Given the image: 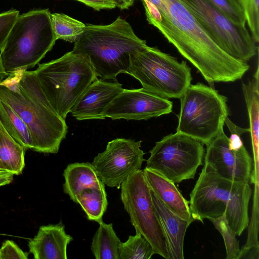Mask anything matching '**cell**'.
<instances>
[{
	"label": "cell",
	"instance_id": "obj_1",
	"mask_svg": "<svg viewBox=\"0 0 259 259\" xmlns=\"http://www.w3.org/2000/svg\"><path fill=\"white\" fill-rule=\"evenodd\" d=\"M161 17L156 27L201 73L210 87L215 82H233L249 69L246 62L234 59L211 39L180 0H159Z\"/></svg>",
	"mask_w": 259,
	"mask_h": 259
},
{
	"label": "cell",
	"instance_id": "obj_2",
	"mask_svg": "<svg viewBox=\"0 0 259 259\" xmlns=\"http://www.w3.org/2000/svg\"><path fill=\"white\" fill-rule=\"evenodd\" d=\"M0 99L27 125L32 150L44 153L58 152L68 126L48 101L33 71L21 69L11 73L0 84Z\"/></svg>",
	"mask_w": 259,
	"mask_h": 259
},
{
	"label": "cell",
	"instance_id": "obj_3",
	"mask_svg": "<svg viewBox=\"0 0 259 259\" xmlns=\"http://www.w3.org/2000/svg\"><path fill=\"white\" fill-rule=\"evenodd\" d=\"M148 46L119 16L109 24L86 25L72 51L88 60L101 79L116 81L119 73H129L131 55Z\"/></svg>",
	"mask_w": 259,
	"mask_h": 259
},
{
	"label": "cell",
	"instance_id": "obj_4",
	"mask_svg": "<svg viewBox=\"0 0 259 259\" xmlns=\"http://www.w3.org/2000/svg\"><path fill=\"white\" fill-rule=\"evenodd\" d=\"M252 190L248 182L223 178L204 164L190 194L189 207L195 221L215 219L224 213L230 227L240 236L248 226Z\"/></svg>",
	"mask_w": 259,
	"mask_h": 259
},
{
	"label": "cell",
	"instance_id": "obj_5",
	"mask_svg": "<svg viewBox=\"0 0 259 259\" xmlns=\"http://www.w3.org/2000/svg\"><path fill=\"white\" fill-rule=\"evenodd\" d=\"M48 9L19 15L0 51L4 71L11 74L34 67L50 51L57 40Z\"/></svg>",
	"mask_w": 259,
	"mask_h": 259
},
{
	"label": "cell",
	"instance_id": "obj_6",
	"mask_svg": "<svg viewBox=\"0 0 259 259\" xmlns=\"http://www.w3.org/2000/svg\"><path fill=\"white\" fill-rule=\"evenodd\" d=\"M33 71L50 105L64 120L82 93L97 79L89 61L72 51L39 64Z\"/></svg>",
	"mask_w": 259,
	"mask_h": 259
},
{
	"label": "cell",
	"instance_id": "obj_7",
	"mask_svg": "<svg viewBox=\"0 0 259 259\" xmlns=\"http://www.w3.org/2000/svg\"><path fill=\"white\" fill-rule=\"evenodd\" d=\"M180 99L177 133L206 145L222 130L229 114L228 98L202 83L191 84Z\"/></svg>",
	"mask_w": 259,
	"mask_h": 259
},
{
	"label": "cell",
	"instance_id": "obj_8",
	"mask_svg": "<svg viewBox=\"0 0 259 259\" xmlns=\"http://www.w3.org/2000/svg\"><path fill=\"white\" fill-rule=\"evenodd\" d=\"M191 68L183 60L156 47L130 56L128 74L138 80L143 88L166 99L180 98L191 84Z\"/></svg>",
	"mask_w": 259,
	"mask_h": 259
},
{
	"label": "cell",
	"instance_id": "obj_9",
	"mask_svg": "<svg viewBox=\"0 0 259 259\" xmlns=\"http://www.w3.org/2000/svg\"><path fill=\"white\" fill-rule=\"evenodd\" d=\"M204 145L187 135L170 134L155 143L146 167L175 184L193 179L203 164Z\"/></svg>",
	"mask_w": 259,
	"mask_h": 259
},
{
	"label": "cell",
	"instance_id": "obj_10",
	"mask_svg": "<svg viewBox=\"0 0 259 259\" xmlns=\"http://www.w3.org/2000/svg\"><path fill=\"white\" fill-rule=\"evenodd\" d=\"M120 197L136 233L151 243L155 254L169 259L167 239L154 207L143 171L131 175L121 185Z\"/></svg>",
	"mask_w": 259,
	"mask_h": 259
},
{
	"label": "cell",
	"instance_id": "obj_11",
	"mask_svg": "<svg viewBox=\"0 0 259 259\" xmlns=\"http://www.w3.org/2000/svg\"><path fill=\"white\" fill-rule=\"evenodd\" d=\"M213 41L234 59L246 62L258 47L246 25L235 23L207 0H180Z\"/></svg>",
	"mask_w": 259,
	"mask_h": 259
},
{
	"label": "cell",
	"instance_id": "obj_12",
	"mask_svg": "<svg viewBox=\"0 0 259 259\" xmlns=\"http://www.w3.org/2000/svg\"><path fill=\"white\" fill-rule=\"evenodd\" d=\"M142 141L116 138L96 156L92 164L100 180L109 187L119 189L131 175L141 169L145 153Z\"/></svg>",
	"mask_w": 259,
	"mask_h": 259
},
{
	"label": "cell",
	"instance_id": "obj_13",
	"mask_svg": "<svg viewBox=\"0 0 259 259\" xmlns=\"http://www.w3.org/2000/svg\"><path fill=\"white\" fill-rule=\"evenodd\" d=\"M172 102L144 88L123 89L104 111L112 120H148L170 113Z\"/></svg>",
	"mask_w": 259,
	"mask_h": 259
},
{
	"label": "cell",
	"instance_id": "obj_14",
	"mask_svg": "<svg viewBox=\"0 0 259 259\" xmlns=\"http://www.w3.org/2000/svg\"><path fill=\"white\" fill-rule=\"evenodd\" d=\"M228 142L229 138L223 130L206 145L204 164L225 179L249 182L252 170V158L244 146L234 150L230 149Z\"/></svg>",
	"mask_w": 259,
	"mask_h": 259
},
{
	"label": "cell",
	"instance_id": "obj_15",
	"mask_svg": "<svg viewBox=\"0 0 259 259\" xmlns=\"http://www.w3.org/2000/svg\"><path fill=\"white\" fill-rule=\"evenodd\" d=\"M117 80L106 81L96 79L79 97L70 112L78 120L105 119L106 107L123 90Z\"/></svg>",
	"mask_w": 259,
	"mask_h": 259
},
{
	"label": "cell",
	"instance_id": "obj_16",
	"mask_svg": "<svg viewBox=\"0 0 259 259\" xmlns=\"http://www.w3.org/2000/svg\"><path fill=\"white\" fill-rule=\"evenodd\" d=\"M72 240L61 222L40 226L37 234L29 241L28 247L35 259H67V245Z\"/></svg>",
	"mask_w": 259,
	"mask_h": 259
},
{
	"label": "cell",
	"instance_id": "obj_17",
	"mask_svg": "<svg viewBox=\"0 0 259 259\" xmlns=\"http://www.w3.org/2000/svg\"><path fill=\"white\" fill-rule=\"evenodd\" d=\"M150 193L154 207L167 239L169 259H183L184 237L186 230L191 222L181 218L172 212L151 189Z\"/></svg>",
	"mask_w": 259,
	"mask_h": 259
},
{
	"label": "cell",
	"instance_id": "obj_18",
	"mask_svg": "<svg viewBox=\"0 0 259 259\" xmlns=\"http://www.w3.org/2000/svg\"><path fill=\"white\" fill-rule=\"evenodd\" d=\"M143 171L150 189L169 209L191 223L195 221L189 201L183 196L175 183L146 167Z\"/></svg>",
	"mask_w": 259,
	"mask_h": 259
},
{
	"label": "cell",
	"instance_id": "obj_19",
	"mask_svg": "<svg viewBox=\"0 0 259 259\" xmlns=\"http://www.w3.org/2000/svg\"><path fill=\"white\" fill-rule=\"evenodd\" d=\"M63 176V191L74 202L77 195L83 190L105 186L90 162L69 164L65 169Z\"/></svg>",
	"mask_w": 259,
	"mask_h": 259
},
{
	"label": "cell",
	"instance_id": "obj_20",
	"mask_svg": "<svg viewBox=\"0 0 259 259\" xmlns=\"http://www.w3.org/2000/svg\"><path fill=\"white\" fill-rule=\"evenodd\" d=\"M26 150L17 143L0 122V170L21 174L25 166Z\"/></svg>",
	"mask_w": 259,
	"mask_h": 259
},
{
	"label": "cell",
	"instance_id": "obj_21",
	"mask_svg": "<svg viewBox=\"0 0 259 259\" xmlns=\"http://www.w3.org/2000/svg\"><path fill=\"white\" fill-rule=\"evenodd\" d=\"M242 91L248 111L249 132L255 156L258 154L259 141V69L257 65L253 78L242 83Z\"/></svg>",
	"mask_w": 259,
	"mask_h": 259
},
{
	"label": "cell",
	"instance_id": "obj_22",
	"mask_svg": "<svg viewBox=\"0 0 259 259\" xmlns=\"http://www.w3.org/2000/svg\"><path fill=\"white\" fill-rule=\"evenodd\" d=\"M99 227L94 235L91 244L92 251L96 259H119L120 240L112 223H99Z\"/></svg>",
	"mask_w": 259,
	"mask_h": 259
},
{
	"label": "cell",
	"instance_id": "obj_23",
	"mask_svg": "<svg viewBox=\"0 0 259 259\" xmlns=\"http://www.w3.org/2000/svg\"><path fill=\"white\" fill-rule=\"evenodd\" d=\"M0 122L7 133L26 150H32L30 132L19 115L0 99Z\"/></svg>",
	"mask_w": 259,
	"mask_h": 259
},
{
	"label": "cell",
	"instance_id": "obj_24",
	"mask_svg": "<svg viewBox=\"0 0 259 259\" xmlns=\"http://www.w3.org/2000/svg\"><path fill=\"white\" fill-rule=\"evenodd\" d=\"M75 203L80 204L88 220L99 223L103 221L108 205L105 186L83 190L76 196Z\"/></svg>",
	"mask_w": 259,
	"mask_h": 259
},
{
	"label": "cell",
	"instance_id": "obj_25",
	"mask_svg": "<svg viewBox=\"0 0 259 259\" xmlns=\"http://www.w3.org/2000/svg\"><path fill=\"white\" fill-rule=\"evenodd\" d=\"M51 20L56 40L75 42L84 31L86 25L65 14H51Z\"/></svg>",
	"mask_w": 259,
	"mask_h": 259
},
{
	"label": "cell",
	"instance_id": "obj_26",
	"mask_svg": "<svg viewBox=\"0 0 259 259\" xmlns=\"http://www.w3.org/2000/svg\"><path fill=\"white\" fill-rule=\"evenodd\" d=\"M154 254L151 243L139 233L130 235L119 246V259H150Z\"/></svg>",
	"mask_w": 259,
	"mask_h": 259
},
{
	"label": "cell",
	"instance_id": "obj_27",
	"mask_svg": "<svg viewBox=\"0 0 259 259\" xmlns=\"http://www.w3.org/2000/svg\"><path fill=\"white\" fill-rule=\"evenodd\" d=\"M209 220L223 238L226 250V259H238L241 249L236 237V233L228 223L225 213L218 218Z\"/></svg>",
	"mask_w": 259,
	"mask_h": 259
},
{
	"label": "cell",
	"instance_id": "obj_28",
	"mask_svg": "<svg viewBox=\"0 0 259 259\" xmlns=\"http://www.w3.org/2000/svg\"><path fill=\"white\" fill-rule=\"evenodd\" d=\"M242 10L249 30L256 43L259 41V0H235Z\"/></svg>",
	"mask_w": 259,
	"mask_h": 259
},
{
	"label": "cell",
	"instance_id": "obj_29",
	"mask_svg": "<svg viewBox=\"0 0 259 259\" xmlns=\"http://www.w3.org/2000/svg\"><path fill=\"white\" fill-rule=\"evenodd\" d=\"M235 23L246 25L244 14L235 0H207Z\"/></svg>",
	"mask_w": 259,
	"mask_h": 259
},
{
	"label": "cell",
	"instance_id": "obj_30",
	"mask_svg": "<svg viewBox=\"0 0 259 259\" xmlns=\"http://www.w3.org/2000/svg\"><path fill=\"white\" fill-rule=\"evenodd\" d=\"M19 15V11L15 9L0 13V51Z\"/></svg>",
	"mask_w": 259,
	"mask_h": 259
},
{
	"label": "cell",
	"instance_id": "obj_31",
	"mask_svg": "<svg viewBox=\"0 0 259 259\" xmlns=\"http://www.w3.org/2000/svg\"><path fill=\"white\" fill-rule=\"evenodd\" d=\"M225 123L226 124L231 134L229 138V147L234 150L240 149L244 146L241 136L245 133L249 132V128H244L238 126L230 120L228 117L226 118Z\"/></svg>",
	"mask_w": 259,
	"mask_h": 259
},
{
	"label": "cell",
	"instance_id": "obj_32",
	"mask_svg": "<svg viewBox=\"0 0 259 259\" xmlns=\"http://www.w3.org/2000/svg\"><path fill=\"white\" fill-rule=\"evenodd\" d=\"M27 259L28 254L24 252L13 241L7 240L0 248V259Z\"/></svg>",
	"mask_w": 259,
	"mask_h": 259
},
{
	"label": "cell",
	"instance_id": "obj_33",
	"mask_svg": "<svg viewBox=\"0 0 259 259\" xmlns=\"http://www.w3.org/2000/svg\"><path fill=\"white\" fill-rule=\"evenodd\" d=\"M83 3L96 11L112 9L116 7L115 0H76Z\"/></svg>",
	"mask_w": 259,
	"mask_h": 259
},
{
	"label": "cell",
	"instance_id": "obj_34",
	"mask_svg": "<svg viewBox=\"0 0 259 259\" xmlns=\"http://www.w3.org/2000/svg\"><path fill=\"white\" fill-rule=\"evenodd\" d=\"M14 174L4 170H0V187L11 183L13 180Z\"/></svg>",
	"mask_w": 259,
	"mask_h": 259
},
{
	"label": "cell",
	"instance_id": "obj_35",
	"mask_svg": "<svg viewBox=\"0 0 259 259\" xmlns=\"http://www.w3.org/2000/svg\"><path fill=\"white\" fill-rule=\"evenodd\" d=\"M135 0H115L116 7L120 10H126L131 7Z\"/></svg>",
	"mask_w": 259,
	"mask_h": 259
},
{
	"label": "cell",
	"instance_id": "obj_36",
	"mask_svg": "<svg viewBox=\"0 0 259 259\" xmlns=\"http://www.w3.org/2000/svg\"><path fill=\"white\" fill-rule=\"evenodd\" d=\"M11 74L6 72L2 66L0 61V84L3 82Z\"/></svg>",
	"mask_w": 259,
	"mask_h": 259
}]
</instances>
